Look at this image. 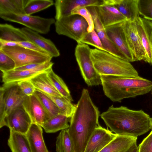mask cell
<instances>
[{"mask_svg": "<svg viewBox=\"0 0 152 152\" xmlns=\"http://www.w3.org/2000/svg\"><path fill=\"white\" fill-rule=\"evenodd\" d=\"M100 115L98 108L93 102L88 90L83 88L68 129L75 152H84L90 137L99 125Z\"/></svg>", "mask_w": 152, "mask_h": 152, "instance_id": "6da1fadb", "label": "cell"}, {"mask_svg": "<svg viewBox=\"0 0 152 152\" xmlns=\"http://www.w3.org/2000/svg\"><path fill=\"white\" fill-rule=\"evenodd\" d=\"M100 116L107 128L117 135L137 137L151 129V118L142 110L112 105Z\"/></svg>", "mask_w": 152, "mask_h": 152, "instance_id": "7a4b0ae2", "label": "cell"}, {"mask_svg": "<svg viewBox=\"0 0 152 152\" xmlns=\"http://www.w3.org/2000/svg\"><path fill=\"white\" fill-rule=\"evenodd\" d=\"M102 85L105 95L113 102L146 94L152 89V81L140 76L130 77L101 75Z\"/></svg>", "mask_w": 152, "mask_h": 152, "instance_id": "3957f363", "label": "cell"}, {"mask_svg": "<svg viewBox=\"0 0 152 152\" xmlns=\"http://www.w3.org/2000/svg\"><path fill=\"white\" fill-rule=\"evenodd\" d=\"M90 57L94 66L100 75L134 77L139 76L137 71L127 61L97 48L91 49Z\"/></svg>", "mask_w": 152, "mask_h": 152, "instance_id": "277c9868", "label": "cell"}, {"mask_svg": "<svg viewBox=\"0 0 152 152\" xmlns=\"http://www.w3.org/2000/svg\"><path fill=\"white\" fill-rule=\"evenodd\" d=\"M91 49L88 45L79 42L75 52L81 74L88 86L102 85L101 76L94 68L90 57Z\"/></svg>", "mask_w": 152, "mask_h": 152, "instance_id": "5b68a950", "label": "cell"}, {"mask_svg": "<svg viewBox=\"0 0 152 152\" xmlns=\"http://www.w3.org/2000/svg\"><path fill=\"white\" fill-rule=\"evenodd\" d=\"M55 31L59 35L66 36L77 43L88 32V25L82 16L72 15L56 20L54 23Z\"/></svg>", "mask_w": 152, "mask_h": 152, "instance_id": "8992f818", "label": "cell"}, {"mask_svg": "<svg viewBox=\"0 0 152 152\" xmlns=\"http://www.w3.org/2000/svg\"><path fill=\"white\" fill-rule=\"evenodd\" d=\"M0 50L14 61L15 68L31 64L43 63L51 61L53 57L18 45L4 46Z\"/></svg>", "mask_w": 152, "mask_h": 152, "instance_id": "52a82bcc", "label": "cell"}, {"mask_svg": "<svg viewBox=\"0 0 152 152\" xmlns=\"http://www.w3.org/2000/svg\"><path fill=\"white\" fill-rule=\"evenodd\" d=\"M0 17L4 20L23 25L39 33L48 34L51 26L56 20L53 18H45L38 16L18 15L12 13L0 14Z\"/></svg>", "mask_w": 152, "mask_h": 152, "instance_id": "ba28073f", "label": "cell"}, {"mask_svg": "<svg viewBox=\"0 0 152 152\" xmlns=\"http://www.w3.org/2000/svg\"><path fill=\"white\" fill-rule=\"evenodd\" d=\"M122 26L128 46L135 61L143 60L145 53L135 20H126L122 22Z\"/></svg>", "mask_w": 152, "mask_h": 152, "instance_id": "9c48e42d", "label": "cell"}, {"mask_svg": "<svg viewBox=\"0 0 152 152\" xmlns=\"http://www.w3.org/2000/svg\"><path fill=\"white\" fill-rule=\"evenodd\" d=\"M0 88L3 91L6 117L13 110L23 106L27 96L21 91L17 82L4 83Z\"/></svg>", "mask_w": 152, "mask_h": 152, "instance_id": "30bf717a", "label": "cell"}, {"mask_svg": "<svg viewBox=\"0 0 152 152\" xmlns=\"http://www.w3.org/2000/svg\"><path fill=\"white\" fill-rule=\"evenodd\" d=\"M135 21L145 53L143 61L152 65V21L140 16Z\"/></svg>", "mask_w": 152, "mask_h": 152, "instance_id": "8fae6325", "label": "cell"}, {"mask_svg": "<svg viewBox=\"0 0 152 152\" xmlns=\"http://www.w3.org/2000/svg\"><path fill=\"white\" fill-rule=\"evenodd\" d=\"M5 126L10 130L25 134L32 124L23 106L12 111L6 118Z\"/></svg>", "mask_w": 152, "mask_h": 152, "instance_id": "7c38bea8", "label": "cell"}, {"mask_svg": "<svg viewBox=\"0 0 152 152\" xmlns=\"http://www.w3.org/2000/svg\"><path fill=\"white\" fill-rule=\"evenodd\" d=\"M56 20L72 15V11L81 7H97L104 4V0H56L54 3Z\"/></svg>", "mask_w": 152, "mask_h": 152, "instance_id": "4fadbf2b", "label": "cell"}, {"mask_svg": "<svg viewBox=\"0 0 152 152\" xmlns=\"http://www.w3.org/2000/svg\"><path fill=\"white\" fill-rule=\"evenodd\" d=\"M117 135L108 128L106 129L99 125L90 137L84 152H99Z\"/></svg>", "mask_w": 152, "mask_h": 152, "instance_id": "5bb4252c", "label": "cell"}, {"mask_svg": "<svg viewBox=\"0 0 152 152\" xmlns=\"http://www.w3.org/2000/svg\"><path fill=\"white\" fill-rule=\"evenodd\" d=\"M23 106L29 115L32 123L37 124L42 127L44 123L49 119L41 103L34 94L26 96Z\"/></svg>", "mask_w": 152, "mask_h": 152, "instance_id": "9a60e30c", "label": "cell"}, {"mask_svg": "<svg viewBox=\"0 0 152 152\" xmlns=\"http://www.w3.org/2000/svg\"><path fill=\"white\" fill-rule=\"evenodd\" d=\"M87 8L92 17L94 24V30L100 39L102 46L106 51L115 56L128 61L124 55L118 50L108 37L104 28L102 25L97 17L94 7H89Z\"/></svg>", "mask_w": 152, "mask_h": 152, "instance_id": "2e32d148", "label": "cell"}, {"mask_svg": "<svg viewBox=\"0 0 152 152\" xmlns=\"http://www.w3.org/2000/svg\"><path fill=\"white\" fill-rule=\"evenodd\" d=\"M122 23L105 28L108 37L129 62L135 61L128 46Z\"/></svg>", "mask_w": 152, "mask_h": 152, "instance_id": "e0dca14e", "label": "cell"}, {"mask_svg": "<svg viewBox=\"0 0 152 152\" xmlns=\"http://www.w3.org/2000/svg\"><path fill=\"white\" fill-rule=\"evenodd\" d=\"M54 63L51 61L42 64L38 67L32 70H12L2 73V81L4 83L29 80L40 73L52 68Z\"/></svg>", "mask_w": 152, "mask_h": 152, "instance_id": "ac0fdd59", "label": "cell"}, {"mask_svg": "<svg viewBox=\"0 0 152 152\" xmlns=\"http://www.w3.org/2000/svg\"><path fill=\"white\" fill-rule=\"evenodd\" d=\"M97 17L105 28L123 22L127 20L113 6L107 4L94 7Z\"/></svg>", "mask_w": 152, "mask_h": 152, "instance_id": "d6986e66", "label": "cell"}, {"mask_svg": "<svg viewBox=\"0 0 152 152\" xmlns=\"http://www.w3.org/2000/svg\"><path fill=\"white\" fill-rule=\"evenodd\" d=\"M21 29L29 41L44 50L53 57L60 56L59 50L50 39L45 38L39 33L26 27Z\"/></svg>", "mask_w": 152, "mask_h": 152, "instance_id": "ffe728a7", "label": "cell"}, {"mask_svg": "<svg viewBox=\"0 0 152 152\" xmlns=\"http://www.w3.org/2000/svg\"><path fill=\"white\" fill-rule=\"evenodd\" d=\"M105 4L115 7L128 20H134L140 17L138 0H104Z\"/></svg>", "mask_w": 152, "mask_h": 152, "instance_id": "44dd1931", "label": "cell"}, {"mask_svg": "<svg viewBox=\"0 0 152 152\" xmlns=\"http://www.w3.org/2000/svg\"><path fill=\"white\" fill-rule=\"evenodd\" d=\"M42 127L32 123L26 134L32 152H49L44 141Z\"/></svg>", "mask_w": 152, "mask_h": 152, "instance_id": "7402d4cb", "label": "cell"}, {"mask_svg": "<svg viewBox=\"0 0 152 152\" xmlns=\"http://www.w3.org/2000/svg\"><path fill=\"white\" fill-rule=\"evenodd\" d=\"M137 137L117 135L99 152H129L137 144Z\"/></svg>", "mask_w": 152, "mask_h": 152, "instance_id": "603a6c76", "label": "cell"}, {"mask_svg": "<svg viewBox=\"0 0 152 152\" xmlns=\"http://www.w3.org/2000/svg\"><path fill=\"white\" fill-rule=\"evenodd\" d=\"M47 70L40 73L29 80L36 90L43 93L54 96H62L53 85L48 75Z\"/></svg>", "mask_w": 152, "mask_h": 152, "instance_id": "cb8c5ba5", "label": "cell"}, {"mask_svg": "<svg viewBox=\"0 0 152 152\" xmlns=\"http://www.w3.org/2000/svg\"><path fill=\"white\" fill-rule=\"evenodd\" d=\"M7 144L11 152H32L25 134L10 130Z\"/></svg>", "mask_w": 152, "mask_h": 152, "instance_id": "d4e9b609", "label": "cell"}, {"mask_svg": "<svg viewBox=\"0 0 152 152\" xmlns=\"http://www.w3.org/2000/svg\"><path fill=\"white\" fill-rule=\"evenodd\" d=\"M0 40L13 42L29 41L21 29L7 23L0 24Z\"/></svg>", "mask_w": 152, "mask_h": 152, "instance_id": "484cf974", "label": "cell"}, {"mask_svg": "<svg viewBox=\"0 0 152 152\" xmlns=\"http://www.w3.org/2000/svg\"><path fill=\"white\" fill-rule=\"evenodd\" d=\"M71 117L62 114L50 118L43 124L42 127L47 133H53L59 131L68 129L69 126Z\"/></svg>", "mask_w": 152, "mask_h": 152, "instance_id": "4316f807", "label": "cell"}, {"mask_svg": "<svg viewBox=\"0 0 152 152\" xmlns=\"http://www.w3.org/2000/svg\"><path fill=\"white\" fill-rule=\"evenodd\" d=\"M34 94L41 103L48 114L49 119L59 114H62L56 104L48 96L36 89Z\"/></svg>", "mask_w": 152, "mask_h": 152, "instance_id": "83f0119b", "label": "cell"}, {"mask_svg": "<svg viewBox=\"0 0 152 152\" xmlns=\"http://www.w3.org/2000/svg\"><path fill=\"white\" fill-rule=\"evenodd\" d=\"M56 151V152H75L68 129L61 130L57 137Z\"/></svg>", "mask_w": 152, "mask_h": 152, "instance_id": "f1b7e54d", "label": "cell"}, {"mask_svg": "<svg viewBox=\"0 0 152 152\" xmlns=\"http://www.w3.org/2000/svg\"><path fill=\"white\" fill-rule=\"evenodd\" d=\"M47 72L50 80L57 91L63 96L71 102H73L70 91L63 79L53 72L52 68L48 69Z\"/></svg>", "mask_w": 152, "mask_h": 152, "instance_id": "f546056e", "label": "cell"}, {"mask_svg": "<svg viewBox=\"0 0 152 152\" xmlns=\"http://www.w3.org/2000/svg\"><path fill=\"white\" fill-rule=\"evenodd\" d=\"M54 4L51 0H27L24 11L26 15H31L47 8Z\"/></svg>", "mask_w": 152, "mask_h": 152, "instance_id": "4dcf8cb0", "label": "cell"}, {"mask_svg": "<svg viewBox=\"0 0 152 152\" xmlns=\"http://www.w3.org/2000/svg\"><path fill=\"white\" fill-rule=\"evenodd\" d=\"M44 94L55 102L61 111L62 114L68 117H72L75 111L76 104H72V102L63 96H54Z\"/></svg>", "mask_w": 152, "mask_h": 152, "instance_id": "1f68e13d", "label": "cell"}, {"mask_svg": "<svg viewBox=\"0 0 152 152\" xmlns=\"http://www.w3.org/2000/svg\"><path fill=\"white\" fill-rule=\"evenodd\" d=\"M80 42L91 45L96 48L106 51L94 29L91 32H86L82 38Z\"/></svg>", "mask_w": 152, "mask_h": 152, "instance_id": "d6a6232c", "label": "cell"}, {"mask_svg": "<svg viewBox=\"0 0 152 152\" xmlns=\"http://www.w3.org/2000/svg\"><path fill=\"white\" fill-rule=\"evenodd\" d=\"M8 12L18 15L26 14L18 8L14 0H0V14Z\"/></svg>", "mask_w": 152, "mask_h": 152, "instance_id": "836d02e7", "label": "cell"}, {"mask_svg": "<svg viewBox=\"0 0 152 152\" xmlns=\"http://www.w3.org/2000/svg\"><path fill=\"white\" fill-rule=\"evenodd\" d=\"M71 14L79 15L85 19L88 25L87 29L88 32H91L94 29V24L92 17L87 7H79L76 8L72 11Z\"/></svg>", "mask_w": 152, "mask_h": 152, "instance_id": "e575fe53", "label": "cell"}, {"mask_svg": "<svg viewBox=\"0 0 152 152\" xmlns=\"http://www.w3.org/2000/svg\"><path fill=\"white\" fill-rule=\"evenodd\" d=\"M138 6L140 15L152 20V0H138Z\"/></svg>", "mask_w": 152, "mask_h": 152, "instance_id": "d590c367", "label": "cell"}, {"mask_svg": "<svg viewBox=\"0 0 152 152\" xmlns=\"http://www.w3.org/2000/svg\"><path fill=\"white\" fill-rule=\"evenodd\" d=\"M15 68L13 60L0 50V70L2 73L14 70Z\"/></svg>", "mask_w": 152, "mask_h": 152, "instance_id": "8d00e7d4", "label": "cell"}, {"mask_svg": "<svg viewBox=\"0 0 152 152\" xmlns=\"http://www.w3.org/2000/svg\"><path fill=\"white\" fill-rule=\"evenodd\" d=\"M20 88L23 93L27 96L33 95L36 89L29 80L21 81L18 82Z\"/></svg>", "mask_w": 152, "mask_h": 152, "instance_id": "74e56055", "label": "cell"}, {"mask_svg": "<svg viewBox=\"0 0 152 152\" xmlns=\"http://www.w3.org/2000/svg\"><path fill=\"white\" fill-rule=\"evenodd\" d=\"M139 152H152V132L145 138L138 146Z\"/></svg>", "mask_w": 152, "mask_h": 152, "instance_id": "f35d334b", "label": "cell"}, {"mask_svg": "<svg viewBox=\"0 0 152 152\" xmlns=\"http://www.w3.org/2000/svg\"><path fill=\"white\" fill-rule=\"evenodd\" d=\"M18 45L42 53L50 55L46 51L33 42L29 41L15 42Z\"/></svg>", "mask_w": 152, "mask_h": 152, "instance_id": "ab89813d", "label": "cell"}, {"mask_svg": "<svg viewBox=\"0 0 152 152\" xmlns=\"http://www.w3.org/2000/svg\"><path fill=\"white\" fill-rule=\"evenodd\" d=\"M5 105L3 97V92L2 89L0 88V128L5 126Z\"/></svg>", "mask_w": 152, "mask_h": 152, "instance_id": "60d3db41", "label": "cell"}, {"mask_svg": "<svg viewBox=\"0 0 152 152\" xmlns=\"http://www.w3.org/2000/svg\"><path fill=\"white\" fill-rule=\"evenodd\" d=\"M43 63L30 64L19 67L16 68L14 69V70H23L33 69L38 67Z\"/></svg>", "mask_w": 152, "mask_h": 152, "instance_id": "b9f144b4", "label": "cell"}, {"mask_svg": "<svg viewBox=\"0 0 152 152\" xmlns=\"http://www.w3.org/2000/svg\"><path fill=\"white\" fill-rule=\"evenodd\" d=\"M129 152H139L138 147L137 144L134 145Z\"/></svg>", "mask_w": 152, "mask_h": 152, "instance_id": "7bdbcfd3", "label": "cell"}, {"mask_svg": "<svg viewBox=\"0 0 152 152\" xmlns=\"http://www.w3.org/2000/svg\"><path fill=\"white\" fill-rule=\"evenodd\" d=\"M151 132H152V118H151Z\"/></svg>", "mask_w": 152, "mask_h": 152, "instance_id": "ee69618b", "label": "cell"}, {"mask_svg": "<svg viewBox=\"0 0 152 152\" xmlns=\"http://www.w3.org/2000/svg\"><path fill=\"white\" fill-rule=\"evenodd\" d=\"M151 91V93L152 94V89Z\"/></svg>", "mask_w": 152, "mask_h": 152, "instance_id": "f6af8a7d", "label": "cell"}]
</instances>
